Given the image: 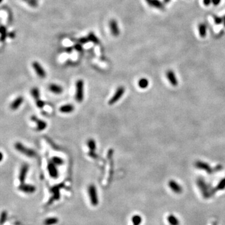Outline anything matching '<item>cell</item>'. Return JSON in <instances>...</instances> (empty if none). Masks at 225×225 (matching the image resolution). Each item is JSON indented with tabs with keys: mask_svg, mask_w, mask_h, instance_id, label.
Segmentation results:
<instances>
[{
	"mask_svg": "<svg viewBox=\"0 0 225 225\" xmlns=\"http://www.w3.org/2000/svg\"><path fill=\"white\" fill-rule=\"evenodd\" d=\"M197 184L198 188L202 193L203 196L205 198H210L211 196V194L213 193V190H211V188L209 186L205 181L202 178H198L197 180Z\"/></svg>",
	"mask_w": 225,
	"mask_h": 225,
	"instance_id": "obj_1",
	"label": "cell"
},
{
	"mask_svg": "<svg viewBox=\"0 0 225 225\" xmlns=\"http://www.w3.org/2000/svg\"><path fill=\"white\" fill-rule=\"evenodd\" d=\"M15 148L19 153L29 158H33L36 154V152L33 150L25 146L20 142H16L15 144Z\"/></svg>",
	"mask_w": 225,
	"mask_h": 225,
	"instance_id": "obj_2",
	"label": "cell"
},
{
	"mask_svg": "<svg viewBox=\"0 0 225 225\" xmlns=\"http://www.w3.org/2000/svg\"><path fill=\"white\" fill-rule=\"evenodd\" d=\"M84 81L78 79L76 83L75 98L78 103H81L84 98Z\"/></svg>",
	"mask_w": 225,
	"mask_h": 225,
	"instance_id": "obj_3",
	"label": "cell"
},
{
	"mask_svg": "<svg viewBox=\"0 0 225 225\" xmlns=\"http://www.w3.org/2000/svg\"><path fill=\"white\" fill-rule=\"evenodd\" d=\"M88 191L91 203L92 204L93 206H97L98 204V197L97 188H96L95 185H90L88 187Z\"/></svg>",
	"mask_w": 225,
	"mask_h": 225,
	"instance_id": "obj_4",
	"label": "cell"
},
{
	"mask_svg": "<svg viewBox=\"0 0 225 225\" xmlns=\"http://www.w3.org/2000/svg\"><path fill=\"white\" fill-rule=\"evenodd\" d=\"M125 92V89L123 87H120L117 88L116 91L114 93L113 96L108 101L109 105H112L117 103L123 97Z\"/></svg>",
	"mask_w": 225,
	"mask_h": 225,
	"instance_id": "obj_5",
	"label": "cell"
},
{
	"mask_svg": "<svg viewBox=\"0 0 225 225\" xmlns=\"http://www.w3.org/2000/svg\"><path fill=\"white\" fill-rule=\"evenodd\" d=\"M32 67L33 68L39 78H45L46 76V73L42 66L37 61H34L32 63Z\"/></svg>",
	"mask_w": 225,
	"mask_h": 225,
	"instance_id": "obj_6",
	"label": "cell"
},
{
	"mask_svg": "<svg viewBox=\"0 0 225 225\" xmlns=\"http://www.w3.org/2000/svg\"><path fill=\"white\" fill-rule=\"evenodd\" d=\"M195 166L197 168L200 169V170H202L204 171H206V173L211 174L213 173V169L211 167L210 165L209 164H208L207 163H205L204 161H197L196 163H195Z\"/></svg>",
	"mask_w": 225,
	"mask_h": 225,
	"instance_id": "obj_7",
	"label": "cell"
},
{
	"mask_svg": "<svg viewBox=\"0 0 225 225\" xmlns=\"http://www.w3.org/2000/svg\"><path fill=\"white\" fill-rule=\"evenodd\" d=\"M31 120L37 124V127H36V130H37V131H43L45 130L46 127H47V123H46V122L41 120V119H39L37 116H36L35 115L31 116Z\"/></svg>",
	"mask_w": 225,
	"mask_h": 225,
	"instance_id": "obj_8",
	"label": "cell"
},
{
	"mask_svg": "<svg viewBox=\"0 0 225 225\" xmlns=\"http://www.w3.org/2000/svg\"><path fill=\"white\" fill-rule=\"evenodd\" d=\"M28 170H29V166L28 164H23L21 166L20 168V171H19V177H18L19 181V183H20V184L25 183Z\"/></svg>",
	"mask_w": 225,
	"mask_h": 225,
	"instance_id": "obj_9",
	"label": "cell"
},
{
	"mask_svg": "<svg viewBox=\"0 0 225 225\" xmlns=\"http://www.w3.org/2000/svg\"><path fill=\"white\" fill-rule=\"evenodd\" d=\"M168 186L174 193L180 194L183 191V188L180 184H178L176 181L174 180H170L168 182Z\"/></svg>",
	"mask_w": 225,
	"mask_h": 225,
	"instance_id": "obj_10",
	"label": "cell"
},
{
	"mask_svg": "<svg viewBox=\"0 0 225 225\" xmlns=\"http://www.w3.org/2000/svg\"><path fill=\"white\" fill-rule=\"evenodd\" d=\"M48 171L49 176L53 178H57L59 176L58 171L56 168V165L54 163H53L51 161L50 163L48 164Z\"/></svg>",
	"mask_w": 225,
	"mask_h": 225,
	"instance_id": "obj_11",
	"label": "cell"
},
{
	"mask_svg": "<svg viewBox=\"0 0 225 225\" xmlns=\"http://www.w3.org/2000/svg\"><path fill=\"white\" fill-rule=\"evenodd\" d=\"M109 25H110L112 35L114 36H118L120 35V29H119L117 21L115 19H111L109 23Z\"/></svg>",
	"mask_w": 225,
	"mask_h": 225,
	"instance_id": "obj_12",
	"label": "cell"
},
{
	"mask_svg": "<svg viewBox=\"0 0 225 225\" xmlns=\"http://www.w3.org/2000/svg\"><path fill=\"white\" fill-rule=\"evenodd\" d=\"M19 190L26 193H33L35 191L36 188L32 184L23 183L19 185Z\"/></svg>",
	"mask_w": 225,
	"mask_h": 225,
	"instance_id": "obj_13",
	"label": "cell"
},
{
	"mask_svg": "<svg viewBox=\"0 0 225 225\" xmlns=\"http://www.w3.org/2000/svg\"><path fill=\"white\" fill-rule=\"evenodd\" d=\"M166 77L168 79L169 82L170 83L171 85L173 86V87H177L178 85V81L176 75H175L173 71L171 70L168 71L166 72Z\"/></svg>",
	"mask_w": 225,
	"mask_h": 225,
	"instance_id": "obj_14",
	"label": "cell"
},
{
	"mask_svg": "<svg viewBox=\"0 0 225 225\" xmlns=\"http://www.w3.org/2000/svg\"><path fill=\"white\" fill-rule=\"evenodd\" d=\"M23 101H24V98L23 97L20 96L16 98L15 100H14L10 105V108L12 110H16L19 107H21V105L23 104Z\"/></svg>",
	"mask_w": 225,
	"mask_h": 225,
	"instance_id": "obj_15",
	"label": "cell"
},
{
	"mask_svg": "<svg viewBox=\"0 0 225 225\" xmlns=\"http://www.w3.org/2000/svg\"><path fill=\"white\" fill-rule=\"evenodd\" d=\"M49 90L51 92H52L53 93L56 95L61 94L63 91V88L61 86L55 83H52L51 85H49Z\"/></svg>",
	"mask_w": 225,
	"mask_h": 225,
	"instance_id": "obj_16",
	"label": "cell"
},
{
	"mask_svg": "<svg viewBox=\"0 0 225 225\" xmlns=\"http://www.w3.org/2000/svg\"><path fill=\"white\" fill-rule=\"evenodd\" d=\"M147 4L151 7L156 8L160 9H164V7L163 3L159 0H145Z\"/></svg>",
	"mask_w": 225,
	"mask_h": 225,
	"instance_id": "obj_17",
	"label": "cell"
},
{
	"mask_svg": "<svg viewBox=\"0 0 225 225\" xmlns=\"http://www.w3.org/2000/svg\"><path fill=\"white\" fill-rule=\"evenodd\" d=\"M75 110L74 106L72 104H67L63 105L59 108V111L62 113H71Z\"/></svg>",
	"mask_w": 225,
	"mask_h": 225,
	"instance_id": "obj_18",
	"label": "cell"
},
{
	"mask_svg": "<svg viewBox=\"0 0 225 225\" xmlns=\"http://www.w3.org/2000/svg\"><path fill=\"white\" fill-rule=\"evenodd\" d=\"M198 31H199V34L201 37L204 38L206 35V25L204 24V23H200V24L198 25Z\"/></svg>",
	"mask_w": 225,
	"mask_h": 225,
	"instance_id": "obj_19",
	"label": "cell"
},
{
	"mask_svg": "<svg viewBox=\"0 0 225 225\" xmlns=\"http://www.w3.org/2000/svg\"><path fill=\"white\" fill-rule=\"evenodd\" d=\"M168 221L170 225H179L180 221L178 218L173 214H170L168 216Z\"/></svg>",
	"mask_w": 225,
	"mask_h": 225,
	"instance_id": "obj_20",
	"label": "cell"
},
{
	"mask_svg": "<svg viewBox=\"0 0 225 225\" xmlns=\"http://www.w3.org/2000/svg\"><path fill=\"white\" fill-rule=\"evenodd\" d=\"M138 87H140L141 89H145L146 88L148 85H149V81L146 78H141L140 80L138 81Z\"/></svg>",
	"mask_w": 225,
	"mask_h": 225,
	"instance_id": "obj_21",
	"label": "cell"
},
{
	"mask_svg": "<svg viewBox=\"0 0 225 225\" xmlns=\"http://www.w3.org/2000/svg\"><path fill=\"white\" fill-rule=\"evenodd\" d=\"M31 94L33 96V97L35 100H36V101L40 100V99H39L40 94H39V90L38 88L35 87L33 88H32L31 90Z\"/></svg>",
	"mask_w": 225,
	"mask_h": 225,
	"instance_id": "obj_22",
	"label": "cell"
},
{
	"mask_svg": "<svg viewBox=\"0 0 225 225\" xmlns=\"http://www.w3.org/2000/svg\"><path fill=\"white\" fill-rule=\"evenodd\" d=\"M58 219L56 218L53 217V218H48L47 219H46L44 221L45 225H53L58 223Z\"/></svg>",
	"mask_w": 225,
	"mask_h": 225,
	"instance_id": "obj_23",
	"label": "cell"
},
{
	"mask_svg": "<svg viewBox=\"0 0 225 225\" xmlns=\"http://www.w3.org/2000/svg\"><path fill=\"white\" fill-rule=\"evenodd\" d=\"M51 162L56 166H60L64 163V160L58 156H54L51 158Z\"/></svg>",
	"mask_w": 225,
	"mask_h": 225,
	"instance_id": "obj_24",
	"label": "cell"
},
{
	"mask_svg": "<svg viewBox=\"0 0 225 225\" xmlns=\"http://www.w3.org/2000/svg\"><path fill=\"white\" fill-rule=\"evenodd\" d=\"M142 221V218L139 215H134L132 218V223L133 225H140Z\"/></svg>",
	"mask_w": 225,
	"mask_h": 225,
	"instance_id": "obj_25",
	"label": "cell"
},
{
	"mask_svg": "<svg viewBox=\"0 0 225 225\" xmlns=\"http://www.w3.org/2000/svg\"><path fill=\"white\" fill-rule=\"evenodd\" d=\"M87 144L88 148H90V150L91 151H95V150H96V142L94 140H93V139H90V140H88Z\"/></svg>",
	"mask_w": 225,
	"mask_h": 225,
	"instance_id": "obj_26",
	"label": "cell"
},
{
	"mask_svg": "<svg viewBox=\"0 0 225 225\" xmlns=\"http://www.w3.org/2000/svg\"><path fill=\"white\" fill-rule=\"evenodd\" d=\"M88 39L89 41H91L93 43H94L97 44L99 43V40H98V38L93 33H90L88 35Z\"/></svg>",
	"mask_w": 225,
	"mask_h": 225,
	"instance_id": "obj_27",
	"label": "cell"
},
{
	"mask_svg": "<svg viewBox=\"0 0 225 225\" xmlns=\"http://www.w3.org/2000/svg\"><path fill=\"white\" fill-rule=\"evenodd\" d=\"M224 188H225V177L219 182V183H218L217 185L216 190L220 191L224 190Z\"/></svg>",
	"mask_w": 225,
	"mask_h": 225,
	"instance_id": "obj_28",
	"label": "cell"
},
{
	"mask_svg": "<svg viewBox=\"0 0 225 225\" xmlns=\"http://www.w3.org/2000/svg\"><path fill=\"white\" fill-rule=\"evenodd\" d=\"M0 32H1V40L3 41L5 39V38L7 36V33H6V29L4 26H2L0 29Z\"/></svg>",
	"mask_w": 225,
	"mask_h": 225,
	"instance_id": "obj_29",
	"label": "cell"
},
{
	"mask_svg": "<svg viewBox=\"0 0 225 225\" xmlns=\"http://www.w3.org/2000/svg\"><path fill=\"white\" fill-rule=\"evenodd\" d=\"M213 19H214V23H216V25H220V24H221L222 23H223V18L220 17V16H213Z\"/></svg>",
	"mask_w": 225,
	"mask_h": 225,
	"instance_id": "obj_30",
	"label": "cell"
},
{
	"mask_svg": "<svg viewBox=\"0 0 225 225\" xmlns=\"http://www.w3.org/2000/svg\"><path fill=\"white\" fill-rule=\"evenodd\" d=\"M25 1L27 2L29 5L33 6V7H35V6L38 5L37 0H25Z\"/></svg>",
	"mask_w": 225,
	"mask_h": 225,
	"instance_id": "obj_31",
	"label": "cell"
},
{
	"mask_svg": "<svg viewBox=\"0 0 225 225\" xmlns=\"http://www.w3.org/2000/svg\"><path fill=\"white\" fill-rule=\"evenodd\" d=\"M6 218H7V213H6L5 211H4V212H3L1 213V224H3L6 221Z\"/></svg>",
	"mask_w": 225,
	"mask_h": 225,
	"instance_id": "obj_32",
	"label": "cell"
},
{
	"mask_svg": "<svg viewBox=\"0 0 225 225\" xmlns=\"http://www.w3.org/2000/svg\"><path fill=\"white\" fill-rule=\"evenodd\" d=\"M36 105H37V107L39 108H42L45 106V103L41 100L36 101Z\"/></svg>",
	"mask_w": 225,
	"mask_h": 225,
	"instance_id": "obj_33",
	"label": "cell"
},
{
	"mask_svg": "<svg viewBox=\"0 0 225 225\" xmlns=\"http://www.w3.org/2000/svg\"><path fill=\"white\" fill-rule=\"evenodd\" d=\"M203 4L204 6H210L211 3H212V0H203Z\"/></svg>",
	"mask_w": 225,
	"mask_h": 225,
	"instance_id": "obj_34",
	"label": "cell"
},
{
	"mask_svg": "<svg viewBox=\"0 0 225 225\" xmlns=\"http://www.w3.org/2000/svg\"><path fill=\"white\" fill-rule=\"evenodd\" d=\"M88 41H89L88 39V38H83L79 39V42H80L81 43H82V44L86 43H87Z\"/></svg>",
	"mask_w": 225,
	"mask_h": 225,
	"instance_id": "obj_35",
	"label": "cell"
},
{
	"mask_svg": "<svg viewBox=\"0 0 225 225\" xmlns=\"http://www.w3.org/2000/svg\"><path fill=\"white\" fill-rule=\"evenodd\" d=\"M221 2V0H212V3L214 6H218Z\"/></svg>",
	"mask_w": 225,
	"mask_h": 225,
	"instance_id": "obj_36",
	"label": "cell"
},
{
	"mask_svg": "<svg viewBox=\"0 0 225 225\" xmlns=\"http://www.w3.org/2000/svg\"><path fill=\"white\" fill-rule=\"evenodd\" d=\"M75 48L77 49L78 51H81V49H82V47H81V45H76V46H75Z\"/></svg>",
	"mask_w": 225,
	"mask_h": 225,
	"instance_id": "obj_37",
	"label": "cell"
},
{
	"mask_svg": "<svg viewBox=\"0 0 225 225\" xmlns=\"http://www.w3.org/2000/svg\"><path fill=\"white\" fill-rule=\"evenodd\" d=\"M170 1V0H164V3H168Z\"/></svg>",
	"mask_w": 225,
	"mask_h": 225,
	"instance_id": "obj_38",
	"label": "cell"
},
{
	"mask_svg": "<svg viewBox=\"0 0 225 225\" xmlns=\"http://www.w3.org/2000/svg\"><path fill=\"white\" fill-rule=\"evenodd\" d=\"M223 23H224V26H225V16H224V17H223Z\"/></svg>",
	"mask_w": 225,
	"mask_h": 225,
	"instance_id": "obj_39",
	"label": "cell"
}]
</instances>
